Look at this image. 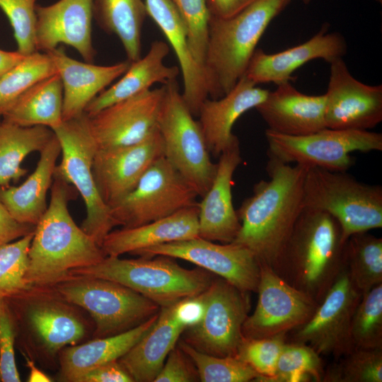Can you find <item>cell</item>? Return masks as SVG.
<instances>
[{
	"label": "cell",
	"instance_id": "1",
	"mask_svg": "<svg viewBox=\"0 0 382 382\" xmlns=\"http://www.w3.org/2000/svg\"><path fill=\"white\" fill-rule=\"evenodd\" d=\"M309 168L269 158V180L256 183L253 195L236 211L241 228L231 243L248 249L259 262L274 270L303 209V183Z\"/></svg>",
	"mask_w": 382,
	"mask_h": 382
},
{
	"label": "cell",
	"instance_id": "2",
	"mask_svg": "<svg viewBox=\"0 0 382 382\" xmlns=\"http://www.w3.org/2000/svg\"><path fill=\"white\" fill-rule=\"evenodd\" d=\"M76 189L54 175L47 208L35 225L28 251L25 281L30 287H51L70 270L95 265L105 255L71 217L69 202Z\"/></svg>",
	"mask_w": 382,
	"mask_h": 382
},
{
	"label": "cell",
	"instance_id": "3",
	"mask_svg": "<svg viewBox=\"0 0 382 382\" xmlns=\"http://www.w3.org/2000/svg\"><path fill=\"white\" fill-rule=\"evenodd\" d=\"M345 243L334 217L303 208L274 271L319 304L344 267Z\"/></svg>",
	"mask_w": 382,
	"mask_h": 382
},
{
	"label": "cell",
	"instance_id": "4",
	"mask_svg": "<svg viewBox=\"0 0 382 382\" xmlns=\"http://www.w3.org/2000/svg\"><path fill=\"white\" fill-rule=\"evenodd\" d=\"M290 1L258 0L231 17H210L204 64L208 97L221 98L234 87L267 26Z\"/></svg>",
	"mask_w": 382,
	"mask_h": 382
},
{
	"label": "cell",
	"instance_id": "5",
	"mask_svg": "<svg viewBox=\"0 0 382 382\" xmlns=\"http://www.w3.org/2000/svg\"><path fill=\"white\" fill-rule=\"evenodd\" d=\"M157 256L154 259L105 256L95 265L70 270L69 276L102 278L120 283L161 308L200 294L213 280L211 274L204 269H185L170 257Z\"/></svg>",
	"mask_w": 382,
	"mask_h": 382
},
{
	"label": "cell",
	"instance_id": "6",
	"mask_svg": "<svg viewBox=\"0 0 382 382\" xmlns=\"http://www.w3.org/2000/svg\"><path fill=\"white\" fill-rule=\"evenodd\" d=\"M303 208L324 212L339 223L344 243L357 233L382 227V187L358 181L346 171L310 167Z\"/></svg>",
	"mask_w": 382,
	"mask_h": 382
},
{
	"label": "cell",
	"instance_id": "7",
	"mask_svg": "<svg viewBox=\"0 0 382 382\" xmlns=\"http://www.w3.org/2000/svg\"><path fill=\"white\" fill-rule=\"evenodd\" d=\"M51 287L67 302L88 312L96 324L95 338L132 329L161 310L139 293L105 279L69 276Z\"/></svg>",
	"mask_w": 382,
	"mask_h": 382
},
{
	"label": "cell",
	"instance_id": "8",
	"mask_svg": "<svg viewBox=\"0 0 382 382\" xmlns=\"http://www.w3.org/2000/svg\"><path fill=\"white\" fill-rule=\"evenodd\" d=\"M163 85L158 119L163 156L202 197L212 185L217 164L211 160L199 122L186 105L176 79Z\"/></svg>",
	"mask_w": 382,
	"mask_h": 382
},
{
	"label": "cell",
	"instance_id": "9",
	"mask_svg": "<svg viewBox=\"0 0 382 382\" xmlns=\"http://www.w3.org/2000/svg\"><path fill=\"white\" fill-rule=\"evenodd\" d=\"M61 146L62 159L54 175L71 185L86 206L81 228L100 246L115 226L110 208L103 200L96 186L92 164L97 146L92 135L88 116L82 115L64 120L52 130Z\"/></svg>",
	"mask_w": 382,
	"mask_h": 382
},
{
	"label": "cell",
	"instance_id": "10",
	"mask_svg": "<svg viewBox=\"0 0 382 382\" xmlns=\"http://www.w3.org/2000/svg\"><path fill=\"white\" fill-rule=\"evenodd\" d=\"M267 155L282 163L304 164L345 172L354 163V151H382V134L368 130L325 128L303 136H289L266 129Z\"/></svg>",
	"mask_w": 382,
	"mask_h": 382
},
{
	"label": "cell",
	"instance_id": "11",
	"mask_svg": "<svg viewBox=\"0 0 382 382\" xmlns=\"http://www.w3.org/2000/svg\"><path fill=\"white\" fill-rule=\"evenodd\" d=\"M195 190L164 156L147 169L134 190L110 207L115 226L143 225L198 203Z\"/></svg>",
	"mask_w": 382,
	"mask_h": 382
},
{
	"label": "cell",
	"instance_id": "12",
	"mask_svg": "<svg viewBox=\"0 0 382 382\" xmlns=\"http://www.w3.org/2000/svg\"><path fill=\"white\" fill-rule=\"evenodd\" d=\"M202 296L204 316L197 325L183 332L184 341L211 355L236 357L250 310L248 293L219 277L213 279Z\"/></svg>",
	"mask_w": 382,
	"mask_h": 382
},
{
	"label": "cell",
	"instance_id": "13",
	"mask_svg": "<svg viewBox=\"0 0 382 382\" xmlns=\"http://www.w3.org/2000/svg\"><path fill=\"white\" fill-rule=\"evenodd\" d=\"M361 294L354 286L344 267L312 316L291 330V340L308 345L319 355L336 359L354 349L351 322Z\"/></svg>",
	"mask_w": 382,
	"mask_h": 382
},
{
	"label": "cell",
	"instance_id": "14",
	"mask_svg": "<svg viewBox=\"0 0 382 382\" xmlns=\"http://www.w3.org/2000/svg\"><path fill=\"white\" fill-rule=\"evenodd\" d=\"M259 266L257 303L243 323V336L268 338L286 334L305 323L318 303L286 282L267 265L259 262Z\"/></svg>",
	"mask_w": 382,
	"mask_h": 382
},
{
	"label": "cell",
	"instance_id": "15",
	"mask_svg": "<svg viewBox=\"0 0 382 382\" xmlns=\"http://www.w3.org/2000/svg\"><path fill=\"white\" fill-rule=\"evenodd\" d=\"M132 254L182 259L224 279L242 291H257L259 262L250 250L233 243L218 244L198 236L163 243Z\"/></svg>",
	"mask_w": 382,
	"mask_h": 382
},
{
	"label": "cell",
	"instance_id": "16",
	"mask_svg": "<svg viewBox=\"0 0 382 382\" xmlns=\"http://www.w3.org/2000/svg\"><path fill=\"white\" fill-rule=\"evenodd\" d=\"M52 289V294L43 293L33 299L28 290L5 299L16 328L31 330L42 348L54 355L66 345H77L86 330L71 303Z\"/></svg>",
	"mask_w": 382,
	"mask_h": 382
},
{
	"label": "cell",
	"instance_id": "17",
	"mask_svg": "<svg viewBox=\"0 0 382 382\" xmlns=\"http://www.w3.org/2000/svg\"><path fill=\"white\" fill-rule=\"evenodd\" d=\"M165 86L112 104L92 116L89 126L98 149L141 142L158 130Z\"/></svg>",
	"mask_w": 382,
	"mask_h": 382
},
{
	"label": "cell",
	"instance_id": "18",
	"mask_svg": "<svg viewBox=\"0 0 382 382\" xmlns=\"http://www.w3.org/2000/svg\"><path fill=\"white\" fill-rule=\"evenodd\" d=\"M330 64L325 95L327 128L368 130L382 121V86H369L351 74L342 58Z\"/></svg>",
	"mask_w": 382,
	"mask_h": 382
},
{
	"label": "cell",
	"instance_id": "19",
	"mask_svg": "<svg viewBox=\"0 0 382 382\" xmlns=\"http://www.w3.org/2000/svg\"><path fill=\"white\" fill-rule=\"evenodd\" d=\"M163 156V144L158 130L134 144L97 149L92 169L105 203L110 208L125 197L151 164Z\"/></svg>",
	"mask_w": 382,
	"mask_h": 382
},
{
	"label": "cell",
	"instance_id": "20",
	"mask_svg": "<svg viewBox=\"0 0 382 382\" xmlns=\"http://www.w3.org/2000/svg\"><path fill=\"white\" fill-rule=\"evenodd\" d=\"M35 47L47 52L61 44L76 50L84 62L93 63L96 51L92 40V0H59L36 5Z\"/></svg>",
	"mask_w": 382,
	"mask_h": 382
},
{
	"label": "cell",
	"instance_id": "21",
	"mask_svg": "<svg viewBox=\"0 0 382 382\" xmlns=\"http://www.w3.org/2000/svg\"><path fill=\"white\" fill-rule=\"evenodd\" d=\"M323 25L318 33L297 46L277 53L256 49L243 76L255 84L289 81L292 73L306 63L317 59L327 62L342 58L346 54L345 38L338 33H327Z\"/></svg>",
	"mask_w": 382,
	"mask_h": 382
},
{
	"label": "cell",
	"instance_id": "22",
	"mask_svg": "<svg viewBox=\"0 0 382 382\" xmlns=\"http://www.w3.org/2000/svg\"><path fill=\"white\" fill-rule=\"evenodd\" d=\"M242 161L239 142L219 157L212 185L198 203L199 236L211 241H233L241 223L232 200L233 176Z\"/></svg>",
	"mask_w": 382,
	"mask_h": 382
},
{
	"label": "cell",
	"instance_id": "23",
	"mask_svg": "<svg viewBox=\"0 0 382 382\" xmlns=\"http://www.w3.org/2000/svg\"><path fill=\"white\" fill-rule=\"evenodd\" d=\"M268 93L269 91L257 86L243 76L221 98L204 100L197 116L210 154L219 157L224 151L239 142L232 132L234 123L245 112L260 104Z\"/></svg>",
	"mask_w": 382,
	"mask_h": 382
},
{
	"label": "cell",
	"instance_id": "24",
	"mask_svg": "<svg viewBox=\"0 0 382 382\" xmlns=\"http://www.w3.org/2000/svg\"><path fill=\"white\" fill-rule=\"evenodd\" d=\"M47 53L62 83L63 121L85 112L91 100L120 77L131 64L127 59L108 66L79 62L69 57L62 47Z\"/></svg>",
	"mask_w": 382,
	"mask_h": 382
},
{
	"label": "cell",
	"instance_id": "25",
	"mask_svg": "<svg viewBox=\"0 0 382 382\" xmlns=\"http://www.w3.org/2000/svg\"><path fill=\"white\" fill-rule=\"evenodd\" d=\"M268 93L255 109L272 132L303 136L326 128L325 95L311 96L286 81Z\"/></svg>",
	"mask_w": 382,
	"mask_h": 382
},
{
	"label": "cell",
	"instance_id": "26",
	"mask_svg": "<svg viewBox=\"0 0 382 382\" xmlns=\"http://www.w3.org/2000/svg\"><path fill=\"white\" fill-rule=\"evenodd\" d=\"M147 14L173 48L183 76V100L193 116L208 97L205 74L194 59L183 23L170 0H144Z\"/></svg>",
	"mask_w": 382,
	"mask_h": 382
},
{
	"label": "cell",
	"instance_id": "27",
	"mask_svg": "<svg viewBox=\"0 0 382 382\" xmlns=\"http://www.w3.org/2000/svg\"><path fill=\"white\" fill-rule=\"evenodd\" d=\"M198 214L197 204L143 225L111 231L100 247L105 256H120L163 243L198 237Z\"/></svg>",
	"mask_w": 382,
	"mask_h": 382
},
{
	"label": "cell",
	"instance_id": "28",
	"mask_svg": "<svg viewBox=\"0 0 382 382\" xmlns=\"http://www.w3.org/2000/svg\"><path fill=\"white\" fill-rule=\"evenodd\" d=\"M60 154L61 146L54 133L40 152L35 169L26 180L18 186L0 187V201L18 221L35 226L45 212L47 194L51 188Z\"/></svg>",
	"mask_w": 382,
	"mask_h": 382
},
{
	"label": "cell",
	"instance_id": "29",
	"mask_svg": "<svg viewBox=\"0 0 382 382\" xmlns=\"http://www.w3.org/2000/svg\"><path fill=\"white\" fill-rule=\"evenodd\" d=\"M169 47L162 40H155L144 57L132 62L121 78L105 88L87 105L85 113L92 116L105 108L151 88L154 83L166 84L175 80L178 66H168L164 59Z\"/></svg>",
	"mask_w": 382,
	"mask_h": 382
},
{
	"label": "cell",
	"instance_id": "30",
	"mask_svg": "<svg viewBox=\"0 0 382 382\" xmlns=\"http://www.w3.org/2000/svg\"><path fill=\"white\" fill-rule=\"evenodd\" d=\"M185 330L175 319L171 306L161 308L153 326L118 361L134 381L154 382Z\"/></svg>",
	"mask_w": 382,
	"mask_h": 382
},
{
	"label": "cell",
	"instance_id": "31",
	"mask_svg": "<svg viewBox=\"0 0 382 382\" xmlns=\"http://www.w3.org/2000/svg\"><path fill=\"white\" fill-rule=\"evenodd\" d=\"M158 314L120 334L64 347L59 352L61 381L77 382L78 378L88 371L118 360L153 326Z\"/></svg>",
	"mask_w": 382,
	"mask_h": 382
},
{
	"label": "cell",
	"instance_id": "32",
	"mask_svg": "<svg viewBox=\"0 0 382 382\" xmlns=\"http://www.w3.org/2000/svg\"><path fill=\"white\" fill-rule=\"evenodd\" d=\"M62 110V83L57 73L28 89L2 117L19 126L42 125L53 130L63 122Z\"/></svg>",
	"mask_w": 382,
	"mask_h": 382
},
{
	"label": "cell",
	"instance_id": "33",
	"mask_svg": "<svg viewBox=\"0 0 382 382\" xmlns=\"http://www.w3.org/2000/svg\"><path fill=\"white\" fill-rule=\"evenodd\" d=\"M93 19L120 40L127 60L141 57V30L148 16L144 0H92Z\"/></svg>",
	"mask_w": 382,
	"mask_h": 382
},
{
	"label": "cell",
	"instance_id": "34",
	"mask_svg": "<svg viewBox=\"0 0 382 382\" xmlns=\"http://www.w3.org/2000/svg\"><path fill=\"white\" fill-rule=\"evenodd\" d=\"M54 136L42 125L22 127L2 120L0 122V187L17 182L28 173L21 166L31 153L40 152Z\"/></svg>",
	"mask_w": 382,
	"mask_h": 382
},
{
	"label": "cell",
	"instance_id": "35",
	"mask_svg": "<svg viewBox=\"0 0 382 382\" xmlns=\"http://www.w3.org/2000/svg\"><path fill=\"white\" fill-rule=\"evenodd\" d=\"M344 264L361 295L382 284V238L368 231L350 236L344 246Z\"/></svg>",
	"mask_w": 382,
	"mask_h": 382
},
{
	"label": "cell",
	"instance_id": "36",
	"mask_svg": "<svg viewBox=\"0 0 382 382\" xmlns=\"http://www.w3.org/2000/svg\"><path fill=\"white\" fill-rule=\"evenodd\" d=\"M54 74L56 68L48 53L37 51L25 56L0 79V117L31 86Z\"/></svg>",
	"mask_w": 382,
	"mask_h": 382
},
{
	"label": "cell",
	"instance_id": "37",
	"mask_svg": "<svg viewBox=\"0 0 382 382\" xmlns=\"http://www.w3.org/2000/svg\"><path fill=\"white\" fill-rule=\"evenodd\" d=\"M325 370L321 356L307 345L286 342L274 375L267 382L323 381Z\"/></svg>",
	"mask_w": 382,
	"mask_h": 382
},
{
	"label": "cell",
	"instance_id": "38",
	"mask_svg": "<svg viewBox=\"0 0 382 382\" xmlns=\"http://www.w3.org/2000/svg\"><path fill=\"white\" fill-rule=\"evenodd\" d=\"M178 346L195 364L202 382H248L260 376L248 364L237 357H218L194 348L185 342Z\"/></svg>",
	"mask_w": 382,
	"mask_h": 382
},
{
	"label": "cell",
	"instance_id": "39",
	"mask_svg": "<svg viewBox=\"0 0 382 382\" xmlns=\"http://www.w3.org/2000/svg\"><path fill=\"white\" fill-rule=\"evenodd\" d=\"M355 348H382V284L363 294L351 322Z\"/></svg>",
	"mask_w": 382,
	"mask_h": 382
},
{
	"label": "cell",
	"instance_id": "40",
	"mask_svg": "<svg viewBox=\"0 0 382 382\" xmlns=\"http://www.w3.org/2000/svg\"><path fill=\"white\" fill-rule=\"evenodd\" d=\"M325 370L323 382H382V348H355Z\"/></svg>",
	"mask_w": 382,
	"mask_h": 382
},
{
	"label": "cell",
	"instance_id": "41",
	"mask_svg": "<svg viewBox=\"0 0 382 382\" xmlns=\"http://www.w3.org/2000/svg\"><path fill=\"white\" fill-rule=\"evenodd\" d=\"M34 231L0 246V298H8L31 288L25 281L28 251Z\"/></svg>",
	"mask_w": 382,
	"mask_h": 382
},
{
	"label": "cell",
	"instance_id": "42",
	"mask_svg": "<svg viewBox=\"0 0 382 382\" xmlns=\"http://www.w3.org/2000/svg\"><path fill=\"white\" fill-rule=\"evenodd\" d=\"M170 1L186 29L192 56L204 70L211 17L207 0Z\"/></svg>",
	"mask_w": 382,
	"mask_h": 382
},
{
	"label": "cell",
	"instance_id": "43",
	"mask_svg": "<svg viewBox=\"0 0 382 382\" xmlns=\"http://www.w3.org/2000/svg\"><path fill=\"white\" fill-rule=\"evenodd\" d=\"M286 342V334L262 339L243 336L236 357L259 374L255 381L267 382L274 375L279 356Z\"/></svg>",
	"mask_w": 382,
	"mask_h": 382
},
{
	"label": "cell",
	"instance_id": "44",
	"mask_svg": "<svg viewBox=\"0 0 382 382\" xmlns=\"http://www.w3.org/2000/svg\"><path fill=\"white\" fill-rule=\"evenodd\" d=\"M36 1L0 0V9L11 24L17 51L25 56L37 52L35 36Z\"/></svg>",
	"mask_w": 382,
	"mask_h": 382
},
{
	"label": "cell",
	"instance_id": "45",
	"mask_svg": "<svg viewBox=\"0 0 382 382\" xmlns=\"http://www.w3.org/2000/svg\"><path fill=\"white\" fill-rule=\"evenodd\" d=\"M17 328L12 311L5 298H0V376L3 382H19L15 359Z\"/></svg>",
	"mask_w": 382,
	"mask_h": 382
},
{
	"label": "cell",
	"instance_id": "46",
	"mask_svg": "<svg viewBox=\"0 0 382 382\" xmlns=\"http://www.w3.org/2000/svg\"><path fill=\"white\" fill-rule=\"evenodd\" d=\"M199 380L197 369L190 357L175 346L154 382H193Z\"/></svg>",
	"mask_w": 382,
	"mask_h": 382
},
{
	"label": "cell",
	"instance_id": "47",
	"mask_svg": "<svg viewBox=\"0 0 382 382\" xmlns=\"http://www.w3.org/2000/svg\"><path fill=\"white\" fill-rule=\"evenodd\" d=\"M176 321L185 330L197 325L202 319L205 310L202 293L185 298L171 306Z\"/></svg>",
	"mask_w": 382,
	"mask_h": 382
},
{
	"label": "cell",
	"instance_id": "48",
	"mask_svg": "<svg viewBox=\"0 0 382 382\" xmlns=\"http://www.w3.org/2000/svg\"><path fill=\"white\" fill-rule=\"evenodd\" d=\"M129 374L124 369L118 360L112 361L95 367L81 376L77 382H132Z\"/></svg>",
	"mask_w": 382,
	"mask_h": 382
},
{
	"label": "cell",
	"instance_id": "49",
	"mask_svg": "<svg viewBox=\"0 0 382 382\" xmlns=\"http://www.w3.org/2000/svg\"><path fill=\"white\" fill-rule=\"evenodd\" d=\"M35 228L15 219L0 201V246L33 232Z\"/></svg>",
	"mask_w": 382,
	"mask_h": 382
},
{
	"label": "cell",
	"instance_id": "50",
	"mask_svg": "<svg viewBox=\"0 0 382 382\" xmlns=\"http://www.w3.org/2000/svg\"><path fill=\"white\" fill-rule=\"evenodd\" d=\"M258 0H207L211 16L231 17Z\"/></svg>",
	"mask_w": 382,
	"mask_h": 382
},
{
	"label": "cell",
	"instance_id": "51",
	"mask_svg": "<svg viewBox=\"0 0 382 382\" xmlns=\"http://www.w3.org/2000/svg\"><path fill=\"white\" fill-rule=\"evenodd\" d=\"M25 57L17 50L11 52L0 49V79L21 62Z\"/></svg>",
	"mask_w": 382,
	"mask_h": 382
},
{
	"label": "cell",
	"instance_id": "52",
	"mask_svg": "<svg viewBox=\"0 0 382 382\" xmlns=\"http://www.w3.org/2000/svg\"><path fill=\"white\" fill-rule=\"evenodd\" d=\"M25 359L26 361V366L29 369V375L28 378V382H50L52 381L51 378L45 374L44 372L40 371L38 368L36 367L35 363L28 357L27 354L24 352L23 353Z\"/></svg>",
	"mask_w": 382,
	"mask_h": 382
},
{
	"label": "cell",
	"instance_id": "53",
	"mask_svg": "<svg viewBox=\"0 0 382 382\" xmlns=\"http://www.w3.org/2000/svg\"><path fill=\"white\" fill-rule=\"evenodd\" d=\"M301 1L303 2V4H308L311 2V0H301Z\"/></svg>",
	"mask_w": 382,
	"mask_h": 382
},
{
	"label": "cell",
	"instance_id": "54",
	"mask_svg": "<svg viewBox=\"0 0 382 382\" xmlns=\"http://www.w3.org/2000/svg\"><path fill=\"white\" fill-rule=\"evenodd\" d=\"M374 1H377V2H378V3H380V4L382 3V0H374Z\"/></svg>",
	"mask_w": 382,
	"mask_h": 382
},
{
	"label": "cell",
	"instance_id": "55",
	"mask_svg": "<svg viewBox=\"0 0 382 382\" xmlns=\"http://www.w3.org/2000/svg\"><path fill=\"white\" fill-rule=\"evenodd\" d=\"M0 381H1V376H0Z\"/></svg>",
	"mask_w": 382,
	"mask_h": 382
}]
</instances>
